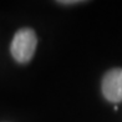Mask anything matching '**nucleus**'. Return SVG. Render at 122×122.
I'll return each mask as SVG.
<instances>
[{
    "mask_svg": "<svg viewBox=\"0 0 122 122\" xmlns=\"http://www.w3.org/2000/svg\"><path fill=\"white\" fill-rule=\"evenodd\" d=\"M37 45V37L32 29L24 27L14 35L11 41V55L20 64H26L34 56Z\"/></svg>",
    "mask_w": 122,
    "mask_h": 122,
    "instance_id": "obj_1",
    "label": "nucleus"
},
{
    "mask_svg": "<svg viewBox=\"0 0 122 122\" xmlns=\"http://www.w3.org/2000/svg\"><path fill=\"white\" fill-rule=\"evenodd\" d=\"M102 93L110 102L122 101V69H112L102 79Z\"/></svg>",
    "mask_w": 122,
    "mask_h": 122,
    "instance_id": "obj_2",
    "label": "nucleus"
}]
</instances>
